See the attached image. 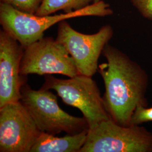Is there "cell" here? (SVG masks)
<instances>
[{
  "label": "cell",
  "instance_id": "ba28073f",
  "mask_svg": "<svg viewBox=\"0 0 152 152\" xmlns=\"http://www.w3.org/2000/svg\"><path fill=\"white\" fill-rule=\"evenodd\" d=\"M41 132L20 100L0 108V152H30Z\"/></svg>",
  "mask_w": 152,
  "mask_h": 152
},
{
  "label": "cell",
  "instance_id": "5bb4252c",
  "mask_svg": "<svg viewBox=\"0 0 152 152\" xmlns=\"http://www.w3.org/2000/svg\"><path fill=\"white\" fill-rule=\"evenodd\" d=\"M134 6L144 18L152 20V0H131Z\"/></svg>",
  "mask_w": 152,
  "mask_h": 152
},
{
  "label": "cell",
  "instance_id": "7a4b0ae2",
  "mask_svg": "<svg viewBox=\"0 0 152 152\" xmlns=\"http://www.w3.org/2000/svg\"><path fill=\"white\" fill-rule=\"evenodd\" d=\"M113 13L110 5L102 0L78 11L46 16L24 12L1 3L0 23L3 30L16 39L25 49L43 38L47 29L63 20L82 16L104 17Z\"/></svg>",
  "mask_w": 152,
  "mask_h": 152
},
{
  "label": "cell",
  "instance_id": "7c38bea8",
  "mask_svg": "<svg viewBox=\"0 0 152 152\" xmlns=\"http://www.w3.org/2000/svg\"><path fill=\"white\" fill-rule=\"evenodd\" d=\"M1 3L11 6L19 11L35 14L44 0H0Z\"/></svg>",
  "mask_w": 152,
  "mask_h": 152
},
{
  "label": "cell",
  "instance_id": "277c9868",
  "mask_svg": "<svg viewBox=\"0 0 152 152\" xmlns=\"http://www.w3.org/2000/svg\"><path fill=\"white\" fill-rule=\"evenodd\" d=\"M80 152H152V133L139 125L124 126L109 118L88 129Z\"/></svg>",
  "mask_w": 152,
  "mask_h": 152
},
{
  "label": "cell",
  "instance_id": "52a82bcc",
  "mask_svg": "<svg viewBox=\"0 0 152 152\" xmlns=\"http://www.w3.org/2000/svg\"><path fill=\"white\" fill-rule=\"evenodd\" d=\"M20 74L23 76L59 74L71 78L79 73L64 46L51 37H44L24 49Z\"/></svg>",
  "mask_w": 152,
  "mask_h": 152
},
{
  "label": "cell",
  "instance_id": "9c48e42d",
  "mask_svg": "<svg viewBox=\"0 0 152 152\" xmlns=\"http://www.w3.org/2000/svg\"><path fill=\"white\" fill-rule=\"evenodd\" d=\"M24 48L16 39L2 29L0 31V108L19 101L20 90L26 83L20 74Z\"/></svg>",
  "mask_w": 152,
  "mask_h": 152
},
{
  "label": "cell",
  "instance_id": "5b68a950",
  "mask_svg": "<svg viewBox=\"0 0 152 152\" xmlns=\"http://www.w3.org/2000/svg\"><path fill=\"white\" fill-rule=\"evenodd\" d=\"M45 80L41 88L55 90L64 103L80 110L89 129L111 118L92 77L78 74L68 79H58L48 75Z\"/></svg>",
  "mask_w": 152,
  "mask_h": 152
},
{
  "label": "cell",
  "instance_id": "8992f818",
  "mask_svg": "<svg viewBox=\"0 0 152 152\" xmlns=\"http://www.w3.org/2000/svg\"><path fill=\"white\" fill-rule=\"evenodd\" d=\"M113 35L110 25L103 26L96 33L86 34L77 31L65 20L59 23L56 40L68 51L79 74L92 77L98 71L99 58Z\"/></svg>",
  "mask_w": 152,
  "mask_h": 152
},
{
  "label": "cell",
  "instance_id": "6da1fadb",
  "mask_svg": "<svg viewBox=\"0 0 152 152\" xmlns=\"http://www.w3.org/2000/svg\"><path fill=\"white\" fill-rule=\"evenodd\" d=\"M102 54L107 60L99 65L103 79V102L110 117L124 126L130 125L135 110L147 107L145 98L148 85L146 72L118 49L107 44Z\"/></svg>",
  "mask_w": 152,
  "mask_h": 152
},
{
  "label": "cell",
  "instance_id": "4fadbf2b",
  "mask_svg": "<svg viewBox=\"0 0 152 152\" xmlns=\"http://www.w3.org/2000/svg\"><path fill=\"white\" fill-rule=\"evenodd\" d=\"M151 121H152V107L140 105L136 108L132 114L130 125H140Z\"/></svg>",
  "mask_w": 152,
  "mask_h": 152
},
{
  "label": "cell",
  "instance_id": "9a60e30c",
  "mask_svg": "<svg viewBox=\"0 0 152 152\" xmlns=\"http://www.w3.org/2000/svg\"><path fill=\"white\" fill-rule=\"evenodd\" d=\"M102 0H93V3H95V2H98L99 1H100Z\"/></svg>",
  "mask_w": 152,
  "mask_h": 152
},
{
  "label": "cell",
  "instance_id": "3957f363",
  "mask_svg": "<svg viewBox=\"0 0 152 152\" xmlns=\"http://www.w3.org/2000/svg\"><path fill=\"white\" fill-rule=\"evenodd\" d=\"M20 93V101L41 131L55 135L62 132L74 135L88 130L86 119L71 115L60 108L57 97L49 90H33L25 83Z\"/></svg>",
  "mask_w": 152,
  "mask_h": 152
},
{
  "label": "cell",
  "instance_id": "8fae6325",
  "mask_svg": "<svg viewBox=\"0 0 152 152\" xmlns=\"http://www.w3.org/2000/svg\"><path fill=\"white\" fill-rule=\"evenodd\" d=\"M93 0H44L35 14L46 16L61 10L70 13L86 7Z\"/></svg>",
  "mask_w": 152,
  "mask_h": 152
},
{
  "label": "cell",
  "instance_id": "30bf717a",
  "mask_svg": "<svg viewBox=\"0 0 152 152\" xmlns=\"http://www.w3.org/2000/svg\"><path fill=\"white\" fill-rule=\"evenodd\" d=\"M88 131L61 137L41 131L30 152H80Z\"/></svg>",
  "mask_w": 152,
  "mask_h": 152
}]
</instances>
